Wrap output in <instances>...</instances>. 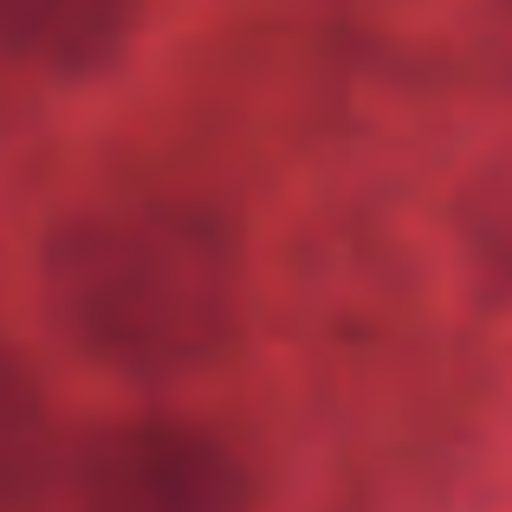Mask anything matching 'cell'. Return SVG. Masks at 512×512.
Returning a JSON list of instances; mask_svg holds the SVG:
<instances>
[{"label": "cell", "mask_w": 512, "mask_h": 512, "mask_svg": "<svg viewBox=\"0 0 512 512\" xmlns=\"http://www.w3.org/2000/svg\"><path fill=\"white\" fill-rule=\"evenodd\" d=\"M59 331L124 376H182L227 344L240 312L234 240L195 208H91L39 266Z\"/></svg>", "instance_id": "obj_1"}, {"label": "cell", "mask_w": 512, "mask_h": 512, "mask_svg": "<svg viewBox=\"0 0 512 512\" xmlns=\"http://www.w3.org/2000/svg\"><path fill=\"white\" fill-rule=\"evenodd\" d=\"M78 500L85 512H240L247 474L208 428L150 415L91 441Z\"/></svg>", "instance_id": "obj_2"}, {"label": "cell", "mask_w": 512, "mask_h": 512, "mask_svg": "<svg viewBox=\"0 0 512 512\" xmlns=\"http://www.w3.org/2000/svg\"><path fill=\"white\" fill-rule=\"evenodd\" d=\"M137 0H0V65L91 72L124 46Z\"/></svg>", "instance_id": "obj_3"}, {"label": "cell", "mask_w": 512, "mask_h": 512, "mask_svg": "<svg viewBox=\"0 0 512 512\" xmlns=\"http://www.w3.org/2000/svg\"><path fill=\"white\" fill-rule=\"evenodd\" d=\"M46 474V402L33 376L0 357V512L20 506Z\"/></svg>", "instance_id": "obj_4"}]
</instances>
